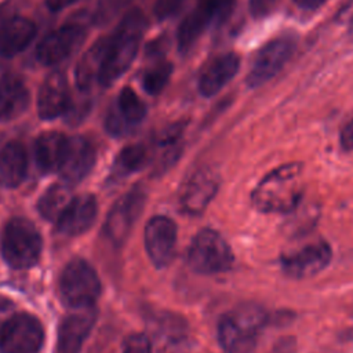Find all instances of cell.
<instances>
[{
	"mask_svg": "<svg viewBox=\"0 0 353 353\" xmlns=\"http://www.w3.org/2000/svg\"><path fill=\"white\" fill-rule=\"evenodd\" d=\"M97 212L98 205L92 194L73 197L55 221L57 232L63 236H79L91 228Z\"/></svg>",
	"mask_w": 353,
	"mask_h": 353,
	"instance_id": "e0dca14e",
	"label": "cell"
},
{
	"mask_svg": "<svg viewBox=\"0 0 353 353\" xmlns=\"http://www.w3.org/2000/svg\"><path fill=\"white\" fill-rule=\"evenodd\" d=\"M279 0H248L250 14L259 19L272 14L277 6Z\"/></svg>",
	"mask_w": 353,
	"mask_h": 353,
	"instance_id": "1f68e13d",
	"label": "cell"
},
{
	"mask_svg": "<svg viewBox=\"0 0 353 353\" xmlns=\"http://www.w3.org/2000/svg\"><path fill=\"white\" fill-rule=\"evenodd\" d=\"M123 353H150V342L143 334H134L125 341Z\"/></svg>",
	"mask_w": 353,
	"mask_h": 353,
	"instance_id": "4dcf8cb0",
	"label": "cell"
},
{
	"mask_svg": "<svg viewBox=\"0 0 353 353\" xmlns=\"http://www.w3.org/2000/svg\"><path fill=\"white\" fill-rule=\"evenodd\" d=\"M182 131H183L182 123H175L172 125H168L160 132L157 138V143L160 146H174L179 139V137L182 135Z\"/></svg>",
	"mask_w": 353,
	"mask_h": 353,
	"instance_id": "d6a6232c",
	"label": "cell"
},
{
	"mask_svg": "<svg viewBox=\"0 0 353 353\" xmlns=\"http://www.w3.org/2000/svg\"><path fill=\"white\" fill-rule=\"evenodd\" d=\"M79 0H44L46 7L52 12H59L63 8H68L77 3Z\"/></svg>",
	"mask_w": 353,
	"mask_h": 353,
	"instance_id": "d590c367",
	"label": "cell"
},
{
	"mask_svg": "<svg viewBox=\"0 0 353 353\" xmlns=\"http://www.w3.org/2000/svg\"><path fill=\"white\" fill-rule=\"evenodd\" d=\"M15 314L14 303L6 298H0V335L8 323V320Z\"/></svg>",
	"mask_w": 353,
	"mask_h": 353,
	"instance_id": "836d02e7",
	"label": "cell"
},
{
	"mask_svg": "<svg viewBox=\"0 0 353 353\" xmlns=\"http://www.w3.org/2000/svg\"><path fill=\"white\" fill-rule=\"evenodd\" d=\"M0 245L7 265L14 269H26L39 261L43 241L29 219L12 218L3 228Z\"/></svg>",
	"mask_w": 353,
	"mask_h": 353,
	"instance_id": "277c9868",
	"label": "cell"
},
{
	"mask_svg": "<svg viewBox=\"0 0 353 353\" xmlns=\"http://www.w3.org/2000/svg\"><path fill=\"white\" fill-rule=\"evenodd\" d=\"M296 41L291 36L272 39L256 52L247 74V85L256 88L272 80L291 59Z\"/></svg>",
	"mask_w": 353,
	"mask_h": 353,
	"instance_id": "ba28073f",
	"label": "cell"
},
{
	"mask_svg": "<svg viewBox=\"0 0 353 353\" xmlns=\"http://www.w3.org/2000/svg\"><path fill=\"white\" fill-rule=\"evenodd\" d=\"M44 341L41 323L29 313H15L0 335L3 353H37Z\"/></svg>",
	"mask_w": 353,
	"mask_h": 353,
	"instance_id": "9c48e42d",
	"label": "cell"
},
{
	"mask_svg": "<svg viewBox=\"0 0 353 353\" xmlns=\"http://www.w3.org/2000/svg\"><path fill=\"white\" fill-rule=\"evenodd\" d=\"M146 18L139 10L128 11L112 33L106 37V47L98 83L103 87L112 85L119 80L134 62L143 33Z\"/></svg>",
	"mask_w": 353,
	"mask_h": 353,
	"instance_id": "6da1fadb",
	"label": "cell"
},
{
	"mask_svg": "<svg viewBox=\"0 0 353 353\" xmlns=\"http://www.w3.org/2000/svg\"><path fill=\"white\" fill-rule=\"evenodd\" d=\"M114 110L130 128L139 124L146 116L145 103L141 101L137 92L130 87H124L120 91Z\"/></svg>",
	"mask_w": 353,
	"mask_h": 353,
	"instance_id": "484cf974",
	"label": "cell"
},
{
	"mask_svg": "<svg viewBox=\"0 0 353 353\" xmlns=\"http://www.w3.org/2000/svg\"><path fill=\"white\" fill-rule=\"evenodd\" d=\"M72 103L66 76L51 72L41 83L37 94V113L41 120H54L69 112Z\"/></svg>",
	"mask_w": 353,
	"mask_h": 353,
	"instance_id": "9a60e30c",
	"label": "cell"
},
{
	"mask_svg": "<svg viewBox=\"0 0 353 353\" xmlns=\"http://www.w3.org/2000/svg\"><path fill=\"white\" fill-rule=\"evenodd\" d=\"M132 1L134 0H98L92 14V22L98 26L108 25L120 12L128 8Z\"/></svg>",
	"mask_w": 353,
	"mask_h": 353,
	"instance_id": "f1b7e54d",
	"label": "cell"
},
{
	"mask_svg": "<svg viewBox=\"0 0 353 353\" xmlns=\"http://www.w3.org/2000/svg\"><path fill=\"white\" fill-rule=\"evenodd\" d=\"M145 200L143 189L135 186L113 204L105 222V233L113 244L120 245L125 241L143 210Z\"/></svg>",
	"mask_w": 353,
	"mask_h": 353,
	"instance_id": "8fae6325",
	"label": "cell"
},
{
	"mask_svg": "<svg viewBox=\"0 0 353 353\" xmlns=\"http://www.w3.org/2000/svg\"><path fill=\"white\" fill-rule=\"evenodd\" d=\"M85 37V26L80 21L68 22L46 34L36 47V58L41 65H58L70 57Z\"/></svg>",
	"mask_w": 353,
	"mask_h": 353,
	"instance_id": "30bf717a",
	"label": "cell"
},
{
	"mask_svg": "<svg viewBox=\"0 0 353 353\" xmlns=\"http://www.w3.org/2000/svg\"><path fill=\"white\" fill-rule=\"evenodd\" d=\"M218 178L210 170L196 171L183 185L179 205L185 214L199 215L212 201L218 192Z\"/></svg>",
	"mask_w": 353,
	"mask_h": 353,
	"instance_id": "2e32d148",
	"label": "cell"
},
{
	"mask_svg": "<svg viewBox=\"0 0 353 353\" xmlns=\"http://www.w3.org/2000/svg\"><path fill=\"white\" fill-rule=\"evenodd\" d=\"M240 57L236 52H226L214 58L199 77V91L203 97L216 95L239 72Z\"/></svg>",
	"mask_w": 353,
	"mask_h": 353,
	"instance_id": "ac0fdd59",
	"label": "cell"
},
{
	"mask_svg": "<svg viewBox=\"0 0 353 353\" xmlns=\"http://www.w3.org/2000/svg\"><path fill=\"white\" fill-rule=\"evenodd\" d=\"M298 7L303 10H317L323 4H325L328 0H292Z\"/></svg>",
	"mask_w": 353,
	"mask_h": 353,
	"instance_id": "8d00e7d4",
	"label": "cell"
},
{
	"mask_svg": "<svg viewBox=\"0 0 353 353\" xmlns=\"http://www.w3.org/2000/svg\"><path fill=\"white\" fill-rule=\"evenodd\" d=\"M339 141H341V146L345 150H353V116L343 125L339 135Z\"/></svg>",
	"mask_w": 353,
	"mask_h": 353,
	"instance_id": "e575fe53",
	"label": "cell"
},
{
	"mask_svg": "<svg viewBox=\"0 0 353 353\" xmlns=\"http://www.w3.org/2000/svg\"><path fill=\"white\" fill-rule=\"evenodd\" d=\"M172 73V65L167 61H160L149 68L142 76V87L150 95L160 94L168 84Z\"/></svg>",
	"mask_w": 353,
	"mask_h": 353,
	"instance_id": "83f0119b",
	"label": "cell"
},
{
	"mask_svg": "<svg viewBox=\"0 0 353 353\" xmlns=\"http://www.w3.org/2000/svg\"><path fill=\"white\" fill-rule=\"evenodd\" d=\"M148 161V149L143 145H128L120 150L114 160L113 172L117 176H125L139 171Z\"/></svg>",
	"mask_w": 353,
	"mask_h": 353,
	"instance_id": "4316f807",
	"label": "cell"
},
{
	"mask_svg": "<svg viewBox=\"0 0 353 353\" xmlns=\"http://www.w3.org/2000/svg\"><path fill=\"white\" fill-rule=\"evenodd\" d=\"M72 199L70 186L66 182L55 183L41 194L37 203V210L43 218L57 221Z\"/></svg>",
	"mask_w": 353,
	"mask_h": 353,
	"instance_id": "d4e9b609",
	"label": "cell"
},
{
	"mask_svg": "<svg viewBox=\"0 0 353 353\" xmlns=\"http://www.w3.org/2000/svg\"><path fill=\"white\" fill-rule=\"evenodd\" d=\"M332 251L327 241L317 240L295 251L283 254L280 265L291 279H307L320 273L331 261Z\"/></svg>",
	"mask_w": 353,
	"mask_h": 353,
	"instance_id": "7c38bea8",
	"label": "cell"
},
{
	"mask_svg": "<svg viewBox=\"0 0 353 353\" xmlns=\"http://www.w3.org/2000/svg\"><path fill=\"white\" fill-rule=\"evenodd\" d=\"M234 261L233 251L226 240L214 229L200 230L192 240L188 251L189 266L200 274L228 272Z\"/></svg>",
	"mask_w": 353,
	"mask_h": 353,
	"instance_id": "5b68a950",
	"label": "cell"
},
{
	"mask_svg": "<svg viewBox=\"0 0 353 353\" xmlns=\"http://www.w3.org/2000/svg\"><path fill=\"white\" fill-rule=\"evenodd\" d=\"M106 47V37L97 40L79 59L74 69L76 85L81 91H87L92 87L95 81H98L102 59Z\"/></svg>",
	"mask_w": 353,
	"mask_h": 353,
	"instance_id": "cb8c5ba5",
	"label": "cell"
},
{
	"mask_svg": "<svg viewBox=\"0 0 353 353\" xmlns=\"http://www.w3.org/2000/svg\"><path fill=\"white\" fill-rule=\"evenodd\" d=\"M36 37V25L32 19L14 15L0 23V57L14 58L25 51Z\"/></svg>",
	"mask_w": 353,
	"mask_h": 353,
	"instance_id": "ffe728a7",
	"label": "cell"
},
{
	"mask_svg": "<svg viewBox=\"0 0 353 353\" xmlns=\"http://www.w3.org/2000/svg\"><path fill=\"white\" fill-rule=\"evenodd\" d=\"M59 291L62 299L74 307H90L101 291V281L94 268L83 259L70 261L61 273Z\"/></svg>",
	"mask_w": 353,
	"mask_h": 353,
	"instance_id": "8992f818",
	"label": "cell"
},
{
	"mask_svg": "<svg viewBox=\"0 0 353 353\" xmlns=\"http://www.w3.org/2000/svg\"><path fill=\"white\" fill-rule=\"evenodd\" d=\"M301 174V163H288L272 170L252 190V205L261 212H291L303 194Z\"/></svg>",
	"mask_w": 353,
	"mask_h": 353,
	"instance_id": "7a4b0ae2",
	"label": "cell"
},
{
	"mask_svg": "<svg viewBox=\"0 0 353 353\" xmlns=\"http://www.w3.org/2000/svg\"><path fill=\"white\" fill-rule=\"evenodd\" d=\"M189 0H156L153 12L157 19L164 21L178 15Z\"/></svg>",
	"mask_w": 353,
	"mask_h": 353,
	"instance_id": "f546056e",
	"label": "cell"
},
{
	"mask_svg": "<svg viewBox=\"0 0 353 353\" xmlns=\"http://www.w3.org/2000/svg\"><path fill=\"white\" fill-rule=\"evenodd\" d=\"M350 22H352V23H353V15H352V19H350Z\"/></svg>",
	"mask_w": 353,
	"mask_h": 353,
	"instance_id": "74e56055",
	"label": "cell"
},
{
	"mask_svg": "<svg viewBox=\"0 0 353 353\" xmlns=\"http://www.w3.org/2000/svg\"><path fill=\"white\" fill-rule=\"evenodd\" d=\"M145 248L157 268L167 266L176 250V225L165 215H154L145 226Z\"/></svg>",
	"mask_w": 353,
	"mask_h": 353,
	"instance_id": "4fadbf2b",
	"label": "cell"
},
{
	"mask_svg": "<svg viewBox=\"0 0 353 353\" xmlns=\"http://www.w3.org/2000/svg\"><path fill=\"white\" fill-rule=\"evenodd\" d=\"M265 323L262 307L243 305L219 320L218 341L226 353H252Z\"/></svg>",
	"mask_w": 353,
	"mask_h": 353,
	"instance_id": "3957f363",
	"label": "cell"
},
{
	"mask_svg": "<svg viewBox=\"0 0 353 353\" xmlns=\"http://www.w3.org/2000/svg\"><path fill=\"white\" fill-rule=\"evenodd\" d=\"M97 159L94 145L83 137L68 138L58 172L68 185L79 183L92 170Z\"/></svg>",
	"mask_w": 353,
	"mask_h": 353,
	"instance_id": "5bb4252c",
	"label": "cell"
},
{
	"mask_svg": "<svg viewBox=\"0 0 353 353\" xmlns=\"http://www.w3.org/2000/svg\"><path fill=\"white\" fill-rule=\"evenodd\" d=\"M95 313L91 306L83 307V312L69 314L62 320L58 331V353H80L95 323Z\"/></svg>",
	"mask_w": 353,
	"mask_h": 353,
	"instance_id": "d6986e66",
	"label": "cell"
},
{
	"mask_svg": "<svg viewBox=\"0 0 353 353\" xmlns=\"http://www.w3.org/2000/svg\"><path fill=\"white\" fill-rule=\"evenodd\" d=\"M68 138L58 131H47L34 142V160L41 172L58 171Z\"/></svg>",
	"mask_w": 353,
	"mask_h": 353,
	"instance_id": "603a6c76",
	"label": "cell"
},
{
	"mask_svg": "<svg viewBox=\"0 0 353 353\" xmlns=\"http://www.w3.org/2000/svg\"><path fill=\"white\" fill-rule=\"evenodd\" d=\"M234 0H200L181 22L176 33L181 52L189 51L201 34L214 23H221L229 18Z\"/></svg>",
	"mask_w": 353,
	"mask_h": 353,
	"instance_id": "52a82bcc",
	"label": "cell"
},
{
	"mask_svg": "<svg viewBox=\"0 0 353 353\" xmlns=\"http://www.w3.org/2000/svg\"><path fill=\"white\" fill-rule=\"evenodd\" d=\"M30 94L23 79L7 73L0 77V121L19 117L29 106Z\"/></svg>",
	"mask_w": 353,
	"mask_h": 353,
	"instance_id": "44dd1931",
	"label": "cell"
},
{
	"mask_svg": "<svg viewBox=\"0 0 353 353\" xmlns=\"http://www.w3.org/2000/svg\"><path fill=\"white\" fill-rule=\"evenodd\" d=\"M28 170L26 150L19 142H8L0 149V186L17 188Z\"/></svg>",
	"mask_w": 353,
	"mask_h": 353,
	"instance_id": "7402d4cb",
	"label": "cell"
}]
</instances>
